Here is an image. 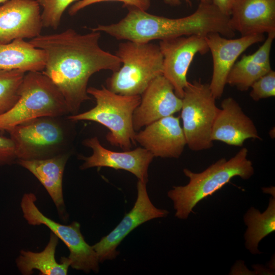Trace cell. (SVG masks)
Returning <instances> with one entry per match:
<instances>
[{
	"label": "cell",
	"mask_w": 275,
	"mask_h": 275,
	"mask_svg": "<svg viewBox=\"0 0 275 275\" xmlns=\"http://www.w3.org/2000/svg\"><path fill=\"white\" fill-rule=\"evenodd\" d=\"M98 31L81 34L72 29L59 33L40 34L29 42L45 53L42 72L63 95L69 113H78L85 101L91 99L88 83L94 73L103 70L113 72L121 67L120 59L101 48Z\"/></svg>",
	"instance_id": "obj_1"
},
{
	"label": "cell",
	"mask_w": 275,
	"mask_h": 275,
	"mask_svg": "<svg viewBox=\"0 0 275 275\" xmlns=\"http://www.w3.org/2000/svg\"><path fill=\"white\" fill-rule=\"evenodd\" d=\"M127 8L128 13L119 22L98 25L91 30L105 33L117 40L141 43L194 35L206 36L211 33L230 38L235 36L229 25L230 16L212 3H200L193 13L178 18L152 15L135 7Z\"/></svg>",
	"instance_id": "obj_2"
},
{
	"label": "cell",
	"mask_w": 275,
	"mask_h": 275,
	"mask_svg": "<svg viewBox=\"0 0 275 275\" xmlns=\"http://www.w3.org/2000/svg\"><path fill=\"white\" fill-rule=\"evenodd\" d=\"M248 154V149L243 147L229 160L222 158L202 172L194 173L184 169L183 173L189 178V183L185 186H173L168 193L174 203L175 216L186 219L200 201L212 196L233 178H250L254 169Z\"/></svg>",
	"instance_id": "obj_3"
},
{
	"label": "cell",
	"mask_w": 275,
	"mask_h": 275,
	"mask_svg": "<svg viewBox=\"0 0 275 275\" xmlns=\"http://www.w3.org/2000/svg\"><path fill=\"white\" fill-rule=\"evenodd\" d=\"M96 105L81 113L70 115L67 118L73 122L91 121L97 122L109 130L106 136L112 145L126 151L135 144L136 131L132 124V116L141 102V95L127 96L117 94L102 86L99 89L87 88Z\"/></svg>",
	"instance_id": "obj_4"
},
{
	"label": "cell",
	"mask_w": 275,
	"mask_h": 275,
	"mask_svg": "<svg viewBox=\"0 0 275 275\" xmlns=\"http://www.w3.org/2000/svg\"><path fill=\"white\" fill-rule=\"evenodd\" d=\"M69 112L57 86L42 71L25 74L19 98L7 112L0 115V131L43 117L65 116Z\"/></svg>",
	"instance_id": "obj_5"
},
{
	"label": "cell",
	"mask_w": 275,
	"mask_h": 275,
	"mask_svg": "<svg viewBox=\"0 0 275 275\" xmlns=\"http://www.w3.org/2000/svg\"><path fill=\"white\" fill-rule=\"evenodd\" d=\"M116 55L122 66L106 80V88L123 95H141L162 75L163 57L158 45L131 41L119 45Z\"/></svg>",
	"instance_id": "obj_6"
},
{
	"label": "cell",
	"mask_w": 275,
	"mask_h": 275,
	"mask_svg": "<svg viewBox=\"0 0 275 275\" xmlns=\"http://www.w3.org/2000/svg\"><path fill=\"white\" fill-rule=\"evenodd\" d=\"M64 117H40L9 130L16 159H45L69 152L71 133Z\"/></svg>",
	"instance_id": "obj_7"
},
{
	"label": "cell",
	"mask_w": 275,
	"mask_h": 275,
	"mask_svg": "<svg viewBox=\"0 0 275 275\" xmlns=\"http://www.w3.org/2000/svg\"><path fill=\"white\" fill-rule=\"evenodd\" d=\"M208 84L201 79L189 82L182 98L181 118L186 145L195 151L209 149L213 146L212 128L219 111Z\"/></svg>",
	"instance_id": "obj_8"
},
{
	"label": "cell",
	"mask_w": 275,
	"mask_h": 275,
	"mask_svg": "<svg viewBox=\"0 0 275 275\" xmlns=\"http://www.w3.org/2000/svg\"><path fill=\"white\" fill-rule=\"evenodd\" d=\"M37 198L33 193L24 194L20 206L23 217L31 225H44L48 227L68 248V258L73 269L89 273L99 271V260L92 246L85 241L80 230V225L73 222L69 225L58 223L44 215L37 207Z\"/></svg>",
	"instance_id": "obj_9"
},
{
	"label": "cell",
	"mask_w": 275,
	"mask_h": 275,
	"mask_svg": "<svg viewBox=\"0 0 275 275\" xmlns=\"http://www.w3.org/2000/svg\"><path fill=\"white\" fill-rule=\"evenodd\" d=\"M159 47L163 57L162 75L172 84L175 94L182 99L194 57L209 51L206 36L194 35L164 39L160 41Z\"/></svg>",
	"instance_id": "obj_10"
},
{
	"label": "cell",
	"mask_w": 275,
	"mask_h": 275,
	"mask_svg": "<svg viewBox=\"0 0 275 275\" xmlns=\"http://www.w3.org/2000/svg\"><path fill=\"white\" fill-rule=\"evenodd\" d=\"M146 182L138 180V195L131 210L108 235L92 246L99 262L113 260L119 254L117 248L133 230L154 218L166 217L169 211L155 207L151 202L146 188Z\"/></svg>",
	"instance_id": "obj_11"
},
{
	"label": "cell",
	"mask_w": 275,
	"mask_h": 275,
	"mask_svg": "<svg viewBox=\"0 0 275 275\" xmlns=\"http://www.w3.org/2000/svg\"><path fill=\"white\" fill-rule=\"evenodd\" d=\"M206 39L213 61L209 88L216 99L222 97L228 75L238 57L252 45L264 41L265 37L264 34H253L232 39L211 33L206 36Z\"/></svg>",
	"instance_id": "obj_12"
},
{
	"label": "cell",
	"mask_w": 275,
	"mask_h": 275,
	"mask_svg": "<svg viewBox=\"0 0 275 275\" xmlns=\"http://www.w3.org/2000/svg\"><path fill=\"white\" fill-rule=\"evenodd\" d=\"M83 144L91 148L93 153L88 157L79 156L84 161L80 167L81 170L94 167L124 170L139 180L147 182L148 168L154 157L146 149L141 147L123 152L113 151L103 147L96 136L86 139Z\"/></svg>",
	"instance_id": "obj_13"
},
{
	"label": "cell",
	"mask_w": 275,
	"mask_h": 275,
	"mask_svg": "<svg viewBox=\"0 0 275 275\" xmlns=\"http://www.w3.org/2000/svg\"><path fill=\"white\" fill-rule=\"evenodd\" d=\"M182 99L175 93L173 86L162 75L156 77L141 95V102L132 116L136 132L142 128L181 109Z\"/></svg>",
	"instance_id": "obj_14"
},
{
	"label": "cell",
	"mask_w": 275,
	"mask_h": 275,
	"mask_svg": "<svg viewBox=\"0 0 275 275\" xmlns=\"http://www.w3.org/2000/svg\"><path fill=\"white\" fill-rule=\"evenodd\" d=\"M36 0H8L0 6V43L17 39H33L43 27Z\"/></svg>",
	"instance_id": "obj_15"
},
{
	"label": "cell",
	"mask_w": 275,
	"mask_h": 275,
	"mask_svg": "<svg viewBox=\"0 0 275 275\" xmlns=\"http://www.w3.org/2000/svg\"><path fill=\"white\" fill-rule=\"evenodd\" d=\"M134 141L154 157L178 158L186 142L180 118L173 115L160 119L135 132Z\"/></svg>",
	"instance_id": "obj_16"
},
{
	"label": "cell",
	"mask_w": 275,
	"mask_h": 275,
	"mask_svg": "<svg viewBox=\"0 0 275 275\" xmlns=\"http://www.w3.org/2000/svg\"><path fill=\"white\" fill-rule=\"evenodd\" d=\"M211 139L227 145L242 147L249 139L261 140L257 128L232 97L224 99L214 120Z\"/></svg>",
	"instance_id": "obj_17"
},
{
	"label": "cell",
	"mask_w": 275,
	"mask_h": 275,
	"mask_svg": "<svg viewBox=\"0 0 275 275\" xmlns=\"http://www.w3.org/2000/svg\"><path fill=\"white\" fill-rule=\"evenodd\" d=\"M229 25L241 36L264 33L275 35V0H236Z\"/></svg>",
	"instance_id": "obj_18"
},
{
	"label": "cell",
	"mask_w": 275,
	"mask_h": 275,
	"mask_svg": "<svg viewBox=\"0 0 275 275\" xmlns=\"http://www.w3.org/2000/svg\"><path fill=\"white\" fill-rule=\"evenodd\" d=\"M69 152L40 159H17V162L32 173L45 187L58 211L63 212L62 181Z\"/></svg>",
	"instance_id": "obj_19"
},
{
	"label": "cell",
	"mask_w": 275,
	"mask_h": 275,
	"mask_svg": "<svg viewBox=\"0 0 275 275\" xmlns=\"http://www.w3.org/2000/svg\"><path fill=\"white\" fill-rule=\"evenodd\" d=\"M45 62L44 51L23 39L0 43V70L42 71Z\"/></svg>",
	"instance_id": "obj_20"
},
{
	"label": "cell",
	"mask_w": 275,
	"mask_h": 275,
	"mask_svg": "<svg viewBox=\"0 0 275 275\" xmlns=\"http://www.w3.org/2000/svg\"><path fill=\"white\" fill-rule=\"evenodd\" d=\"M59 238L52 232L49 241L42 252L36 253L21 250L16 260V265L23 275H30L34 269L39 270L42 275H66L70 261L67 257H62L60 263L55 259V253Z\"/></svg>",
	"instance_id": "obj_21"
},
{
	"label": "cell",
	"mask_w": 275,
	"mask_h": 275,
	"mask_svg": "<svg viewBox=\"0 0 275 275\" xmlns=\"http://www.w3.org/2000/svg\"><path fill=\"white\" fill-rule=\"evenodd\" d=\"M244 221L248 226L244 235L246 248L253 254H259V242L275 230L274 197L270 199L268 206L263 213L251 208L245 214Z\"/></svg>",
	"instance_id": "obj_22"
},
{
	"label": "cell",
	"mask_w": 275,
	"mask_h": 275,
	"mask_svg": "<svg viewBox=\"0 0 275 275\" xmlns=\"http://www.w3.org/2000/svg\"><path fill=\"white\" fill-rule=\"evenodd\" d=\"M271 69L257 62L250 54H244L230 70L226 84L241 91H247L258 79Z\"/></svg>",
	"instance_id": "obj_23"
},
{
	"label": "cell",
	"mask_w": 275,
	"mask_h": 275,
	"mask_svg": "<svg viewBox=\"0 0 275 275\" xmlns=\"http://www.w3.org/2000/svg\"><path fill=\"white\" fill-rule=\"evenodd\" d=\"M25 74L18 70H0V115L9 110L18 100Z\"/></svg>",
	"instance_id": "obj_24"
},
{
	"label": "cell",
	"mask_w": 275,
	"mask_h": 275,
	"mask_svg": "<svg viewBox=\"0 0 275 275\" xmlns=\"http://www.w3.org/2000/svg\"><path fill=\"white\" fill-rule=\"evenodd\" d=\"M42 11L41 13L43 28L57 30L60 25L66 9L77 0H36Z\"/></svg>",
	"instance_id": "obj_25"
},
{
	"label": "cell",
	"mask_w": 275,
	"mask_h": 275,
	"mask_svg": "<svg viewBox=\"0 0 275 275\" xmlns=\"http://www.w3.org/2000/svg\"><path fill=\"white\" fill-rule=\"evenodd\" d=\"M250 97L255 101L275 96V72L272 70L262 76L251 87Z\"/></svg>",
	"instance_id": "obj_26"
},
{
	"label": "cell",
	"mask_w": 275,
	"mask_h": 275,
	"mask_svg": "<svg viewBox=\"0 0 275 275\" xmlns=\"http://www.w3.org/2000/svg\"><path fill=\"white\" fill-rule=\"evenodd\" d=\"M108 1L122 2L124 7L127 8L135 7L146 11L150 6V0H79L75 2L70 7L68 14L70 16H73L81 9L91 5Z\"/></svg>",
	"instance_id": "obj_27"
},
{
	"label": "cell",
	"mask_w": 275,
	"mask_h": 275,
	"mask_svg": "<svg viewBox=\"0 0 275 275\" xmlns=\"http://www.w3.org/2000/svg\"><path fill=\"white\" fill-rule=\"evenodd\" d=\"M16 159L15 147L10 139L0 135V164H9Z\"/></svg>",
	"instance_id": "obj_28"
},
{
	"label": "cell",
	"mask_w": 275,
	"mask_h": 275,
	"mask_svg": "<svg viewBox=\"0 0 275 275\" xmlns=\"http://www.w3.org/2000/svg\"><path fill=\"white\" fill-rule=\"evenodd\" d=\"M236 0H211V3L223 13L229 16Z\"/></svg>",
	"instance_id": "obj_29"
},
{
	"label": "cell",
	"mask_w": 275,
	"mask_h": 275,
	"mask_svg": "<svg viewBox=\"0 0 275 275\" xmlns=\"http://www.w3.org/2000/svg\"><path fill=\"white\" fill-rule=\"evenodd\" d=\"M185 2L189 6H191V2L190 0H184ZM200 3H211V0H200ZM164 2L168 4L171 5H178L180 4V0H164Z\"/></svg>",
	"instance_id": "obj_30"
},
{
	"label": "cell",
	"mask_w": 275,
	"mask_h": 275,
	"mask_svg": "<svg viewBox=\"0 0 275 275\" xmlns=\"http://www.w3.org/2000/svg\"><path fill=\"white\" fill-rule=\"evenodd\" d=\"M8 0H0V4H4V3L6 2Z\"/></svg>",
	"instance_id": "obj_31"
}]
</instances>
